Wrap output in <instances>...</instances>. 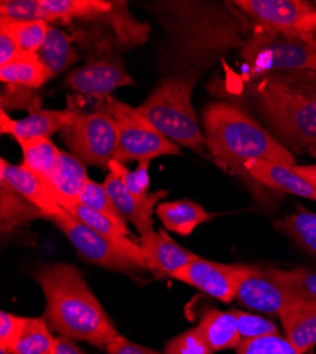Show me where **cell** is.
Here are the masks:
<instances>
[{
    "label": "cell",
    "instance_id": "6da1fadb",
    "mask_svg": "<svg viewBox=\"0 0 316 354\" xmlns=\"http://www.w3.org/2000/svg\"><path fill=\"white\" fill-rule=\"evenodd\" d=\"M33 278L46 297L44 319L59 336L73 342H87L101 348L121 336L74 265L63 262L41 265L33 272Z\"/></svg>",
    "mask_w": 316,
    "mask_h": 354
},
{
    "label": "cell",
    "instance_id": "7a4b0ae2",
    "mask_svg": "<svg viewBox=\"0 0 316 354\" xmlns=\"http://www.w3.org/2000/svg\"><path fill=\"white\" fill-rule=\"evenodd\" d=\"M255 106L278 140L316 155V73H281L258 78Z\"/></svg>",
    "mask_w": 316,
    "mask_h": 354
},
{
    "label": "cell",
    "instance_id": "3957f363",
    "mask_svg": "<svg viewBox=\"0 0 316 354\" xmlns=\"http://www.w3.org/2000/svg\"><path fill=\"white\" fill-rule=\"evenodd\" d=\"M203 129L209 153L225 170L245 174L244 165L250 160L297 165L292 152L278 138L233 104L207 105L203 111Z\"/></svg>",
    "mask_w": 316,
    "mask_h": 354
},
{
    "label": "cell",
    "instance_id": "277c9868",
    "mask_svg": "<svg viewBox=\"0 0 316 354\" xmlns=\"http://www.w3.org/2000/svg\"><path fill=\"white\" fill-rule=\"evenodd\" d=\"M193 85L182 77H167L136 109L170 142L207 156L206 138L192 104Z\"/></svg>",
    "mask_w": 316,
    "mask_h": 354
},
{
    "label": "cell",
    "instance_id": "5b68a950",
    "mask_svg": "<svg viewBox=\"0 0 316 354\" xmlns=\"http://www.w3.org/2000/svg\"><path fill=\"white\" fill-rule=\"evenodd\" d=\"M241 58L252 75L316 73V51L302 37L254 27L241 48Z\"/></svg>",
    "mask_w": 316,
    "mask_h": 354
},
{
    "label": "cell",
    "instance_id": "8992f818",
    "mask_svg": "<svg viewBox=\"0 0 316 354\" xmlns=\"http://www.w3.org/2000/svg\"><path fill=\"white\" fill-rule=\"evenodd\" d=\"M60 138L71 155L84 165L108 169L118 146V125L108 109L106 98L93 112L77 111Z\"/></svg>",
    "mask_w": 316,
    "mask_h": 354
},
{
    "label": "cell",
    "instance_id": "52a82bcc",
    "mask_svg": "<svg viewBox=\"0 0 316 354\" xmlns=\"http://www.w3.org/2000/svg\"><path fill=\"white\" fill-rule=\"evenodd\" d=\"M106 105L118 125V146L113 160L121 163L182 155L179 146L165 138L136 108L108 97Z\"/></svg>",
    "mask_w": 316,
    "mask_h": 354
},
{
    "label": "cell",
    "instance_id": "ba28073f",
    "mask_svg": "<svg viewBox=\"0 0 316 354\" xmlns=\"http://www.w3.org/2000/svg\"><path fill=\"white\" fill-rule=\"evenodd\" d=\"M46 220H50L66 235L84 259L97 267L127 274L148 270L140 248L132 250L104 239L64 209L53 213Z\"/></svg>",
    "mask_w": 316,
    "mask_h": 354
},
{
    "label": "cell",
    "instance_id": "9c48e42d",
    "mask_svg": "<svg viewBox=\"0 0 316 354\" xmlns=\"http://www.w3.org/2000/svg\"><path fill=\"white\" fill-rule=\"evenodd\" d=\"M236 299L251 310L279 315L286 306L308 298L294 285L275 275L271 268L247 267Z\"/></svg>",
    "mask_w": 316,
    "mask_h": 354
},
{
    "label": "cell",
    "instance_id": "30bf717a",
    "mask_svg": "<svg viewBox=\"0 0 316 354\" xmlns=\"http://www.w3.org/2000/svg\"><path fill=\"white\" fill-rule=\"evenodd\" d=\"M236 8L254 27L299 37L316 20V6L304 0H237Z\"/></svg>",
    "mask_w": 316,
    "mask_h": 354
},
{
    "label": "cell",
    "instance_id": "8fae6325",
    "mask_svg": "<svg viewBox=\"0 0 316 354\" xmlns=\"http://www.w3.org/2000/svg\"><path fill=\"white\" fill-rule=\"evenodd\" d=\"M248 265L220 263L197 255L171 278L202 290L220 302L228 304L236 299L240 281Z\"/></svg>",
    "mask_w": 316,
    "mask_h": 354
},
{
    "label": "cell",
    "instance_id": "7c38bea8",
    "mask_svg": "<svg viewBox=\"0 0 316 354\" xmlns=\"http://www.w3.org/2000/svg\"><path fill=\"white\" fill-rule=\"evenodd\" d=\"M66 85L78 94L101 101L111 97L117 88L133 85V80L120 63L100 60L73 70L66 78Z\"/></svg>",
    "mask_w": 316,
    "mask_h": 354
},
{
    "label": "cell",
    "instance_id": "4fadbf2b",
    "mask_svg": "<svg viewBox=\"0 0 316 354\" xmlns=\"http://www.w3.org/2000/svg\"><path fill=\"white\" fill-rule=\"evenodd\" d=\"M77 113L75 108L66 109H37L32 111L21 120H12L6 109L0 111V132L13 136L17 142L50 138L51 135L62 132Z\"/></svg>",
    "mask_w": 316,
    "mask_h": 354
},
{
    "label": "cell",
    "instance_id": "5bb4252c",
    "mask_svg": "<svg viewBox=\"0 0 316 354\" xmlns=\"http://www.w3.org/2000/svg\"><path fill=\"white\" fill-rule=\"evenodd\" d=\"M139 247L147 268L159 277H174L197 255L171 240L166 231H151L140 235Z\"/></svg>",
    "mask_w": 316,
    "mask_h": 354
},
{
    "label": "cell",
    "instance_id": "9a60e30c",
    "mask_svg": "<svg viewBox=\"0 0 316 354\" xmlns=\"http://www.w3.org/2000/svg\"><path fill=\"white\" fill-rule=\"evenodd\" d=\"M104 186L115 205V209L122 216L127 223H132L140 235L154 231L152 213L158 200L166 194V192H158L148 198H139L132 194L120 177L109 171L105 177Z\"/></svg>",
    "mask_w": 316,
    "mask_h": 354
},
{
    "label": "cell",
    "instance_id": "2e32d148",
    "mask_svg": "<svg viewBox=\"0 0 316 354\" xmlns=\"http://www.w3.org/2000/svg\"><path fill=\"white\" fill-rule=\"evenodd\" d=\"M0 179H3L21 197L37 207L44 218L63 209L48 185L23 163L13 165L5 159L0 160Z\"/></svg>",
    "mask_w": 316,
    "mask_h": 354
},
{
    "label": "cell",
    "instance_id": "e0dca14e",
    "mask_svg": "<svg viewBox=\"0 0 316 354\" xmlns=\"http://www.w3.org/2000/svg\"><path fill=\"white\" fill-rule=\"evenodd\" d=\"M244 171L250 179L272 190L316 201V189L304 179L294 166L267 160H250L244 165Z\"/></svg>",
    "mask_w": 316,
    "mask_h": 354
},
{
    "label": "cell",
    "instance_id": "ac0fdd59",
    "mask_svg": "<svg viewBox=\"0 0 316 354\" xmlns=\"http://www.w3.org/2000/svg\"><path fill=\"white\" fill-rule=\"evenodd\" d=\"M89 180L85 165L74 155L62 151L47 179V185L53 190L57 201L66 210L70 205L78 203V198Z\"/></svg>",
    "mask_w": 316,
    "mask_h": 354
},
{
    "label": "cell",
    "instance_id": "d6986e66",
    "mask_svg": "<svg viewBox=\"0 0 316 354\" xmlns=\"http://www.w3.org/2000/svg\"><path fill=\"white\" fill-rule=\"evenodd\" d=\"M285 337L301 353L316 346V301L304 299L279 312Z\"/></svg>",
    "mask_w": 316,
    "mask_h": 354
},
{
    "label": "cell",
    "instance_id": "ffe728a7",
    "mask_svg": "<svg viewBox=\"0 0 316 354\" xmlns=\"http://www.w3.org/2000/svg\"><path fill=\"white\" fill-rule=\"evenodd\" d=\"M156 216L166 230L183 237H187L196 227L212 221L214 217V214L209 213L202 205L189 200L160 203L156 205Z\"/></svg>",
    "mask_w": 316,
    "mask_h": 354
},
{
    "label": "cell",
    "instance_id": "44dd1931",
    "mask_svg": "<svg viewBox=\"0 0 316 354\" xmlns=\"http://www.w3.org/2000/svg\"><path fill=\"white\" fill-rule=\"evenodd\" d=\"M196 328L213 351L237 348L243 342L233 310L210 309L203 313Z\"/></svg>",
    "mask_w": 316,
    "mask_h": 354
},
{
    "label": "cell",
    "instance_id": "7402d4cb",
    "mask_svg": "<svg viewBox=\"0 0 316 354\" xmlns=\"http://www.w3.org/2000/svg\"><path fill=\"white\" fill-rule=\"evenodd\" d=\"M51 78L39 54L20 53L8 64L0 67V81L9 86L37 90Z\"/></svg>",
    "mask_w": 316,
    "mask_h": 354
},
{
    "label": "cell",
    "instance_id": "603a6c76",
    "mask_svg": "<svg viewBox=\"0 0 316 354\" xmlns=\"http://www.w3.org/2000/svg\"><path fill=\"white\" fill-rule=\"evenodd\" d=\"M74 36L62 30L59 27L50 26L47 37L39 51L40 60L46 66L51 78L68 70L78 62V51L74 47Z\"/></svg>",
    "mask_w": 316,
    "mask_h": 354
},
{
    "label": "cell",
    "instance_id": "cb8c5ba5",
    "mask_svg": "<svg viewBox=\"0 0 316 354\" xmlns=\"http://www.w3.org/2000/svg\"><path fill=\"white\" fill-rule=\"evenodd\" d=\"M40 217L44 218L37 207L21 197L3 179H0V225H2L3 235H10Z\"/></svg>",
    "mask_w": 316,
    "mask_h": 354
},
{
    "label": "cell",
    "instance_id": "d4e9b609",
    "mask_svg": "<svg viewBox=\"0 0 316 354\" xmlns=\"http://www.w3.org/2000/svg\"><path fill=\"white\" fill-rule=\"evenodd\" d=\"M47 21H70L75 19L95 20L109 13L112 2L105 0H41Z\"/></svg>",
    "mask_w": 316,
    "mask_h": 354
},
{
    "label": "cell",
    "instance_id": "484cf974",
    "mask_svg": "<svg viewBox=\"0 0 316 354\" xmlns=\"http://www.w3.org/2000/svg\"><path fill=\"white\" fill-rule=\"evenodd\" d=\"M66 210L71 216H74L77 220H80L82 224H85L91 230H94L95 232H98L100 235H102L104 239H106L115 244L132 248V250L140 248L139 243H135L132 240V234L129 232V230L121 227L118 223H115L108 216L85 207V205H82L80 203L70 205V207Z\"/></svg>",
    "mask_w": 316,
    "mask_h": 354
},
{
    "label": "cell",
    "instance_id": "4316f807",
    "mask_svg": "<svg viewBox=\"0 0 316 354\" xmlns=\"http://www.w3.org/2000/svg\"><path fill=\"white\" fill-rule=\"evenodd\" d=\"M274 227L316 258V213L305 207H298L291 216L277 220Z\"/></svg>",
    "mask_w": 316,
    "mask_h": 354
},
{
    "label": "cell",
    "instance_id": "83f0119b",
    "mask_svg": "<svg viewBox=\"0 0 316 354\" xmlns=\"http://www.w3.org/2000/svg\"><path fill=\"white\" fill-rule=\"evenodd\" d=\"M44 317H27L23 332L10 354H53L57 337Z\"/></svg>",
    "mask_w": 316,
    "mask_h": 354
},
{
    "label": "cell",
    "instance_id": "f1b7e54d",
    "mask_svg": "<svg viewBox=\"0 0 316 354\" xmlns=\"http://www.w3.org/2000/svg\"><path fill=\"white\" fill-rule=\"evenodd\" d=\"M23 152V165L33 173L40 176L47 183L60 149L50 138H37L17 142Z\"/></svg>",
    "mask_w": 316,
    "mask_h": 354
},
{
    "label": "cell",
    "instance_id": "f546056e",
    "mask_svg": "<svg viewBox=\"0 0 316 354\" xmlns=\"http://www.w3.org/2000/svg\"><path fill=\"white\" fill-rule=\"evenodd\" d=\"M0 28L6 30L15 39L21 53L39 54L47 37L50 23L43 20L26 23H0Z\"/></svg>",
    "mask_w": 316,
    "mask_h": 354
},
{
    "label": "cell",
    "instance_id": "4dcf8cb0",
    "mask_svg": "<svg viewBox=\"0 0 316 354\" xmlns=\"http://www.w3.org/2000/svg\"><path fill=\"white\" fill-rule=\"evenodd\" d=\"M149 160L139 162L138 167L132 171L124 163L118 160L109 162V171L117 174L125 187L139 198H148L152 196L149 193Z\"/></svg>",
    "mask_w": 316,
    "mask_h": 354
},
{
    "label": "cell",
    "instance_id": "1f68e13d",
    "mask_svg": "<svg viewBox=\"0 0 316 354\" xmlns=\"http://www.w3.org/2000/svg\"><path fill=\"white\" fill-rule=\"evenodd\" d=\"M78 203L94 212L108 216L115 223H118L121 227L128 228L127 221L122 218V216L118 213V210L115 209V205H113L104 183L101 185V183L89 180V183L85 185V187L78 198Z\"/></svg>",
    "mask_w": 316,
    "mask_h": 354
},
{
    "label": "cell",
    "instance_id": "d6a6232c",
    "mask_svg": "<svg viewBox=\"0 0 316 354\" xmlns=\"http://www.w3.org/2000/svg\"><path fill=\"white\" fill-rule=\"evenodd\" d=\"M37 20L47 21L41 0H2L0 2V23H26Z\"/></svg>",
    "mask_w": 316,
    "mask_h": 354
},
{
    "label": "cell",
    "instance_id": "836d02e7",
    "mask_svg": "<svg viewBox=\"0 0 316 354\" xmlns=\"http://www.w3.org/2000/svg\"><path fill=\"white\" fill-rule=\"evenodd\" d=\"M237 354H301V353L286 337L281 335H272L266 337L243 340L237 347Z\"/></svg>",
    "mask_w": 316,
    "mask_h": 354
},
{
    "label": "cell",
    "instance_id": "e575fe53",
    "mask_svg": "<svg viewBox=\"0 0 316 354\" xmlns=\"http://www.w3.org/2000/svg\"><path fill=\"white\" fill-rule=\"evenodd\" d=\"M233 313L236 316L239 333L243 340L279 335L275 324L260 315H252V313L236 310V309H233Z\"/></svg>",
    "mask_w": 316,
    "mask_h": 354
},
{
    "label": "cell",
    "instance_id": "d590c367",
    "mask_svg": "<svg viewBox=\"0 0 316 354\" xmlns=\"http://www.w3.org/2000/svg\"><path fill=\"white\" fill-rule=\"evenodd\" d=\"M163 354H213V350L200 336L197 328H192L170 339L163 348Z\"/></svg>",
    "mask_w": 316,
    "mask_h": 354
},
{
    "label": "cell",
    "instance_id": "8d00e7d4",
    "mask_svg": "<svg viewBox=\"0 0 316 354\" xmlns=\"http://www.w3.org/2000/svg\"><path fill=\"white\" fill-rule=\"evenodd\" d=\"M275 275L284 281L290 282L299 289L308 299L316 301V270L309 268H294V270H278L271 268Z\"/></svg>",
    "mask_w": 316,
    "mask_h": 354
},
{
    "label": "cell",
    "instance_id": "74e56055",
    "mask_svg": "<svg viewBox=\"0 0 316 354\" xmlns=\"http://www.w3.org/2000/svg\"><path fill=\"white\" fill-rule=\"evenodd\" d=\"M27 317L9 313L6 310L0 312V348L10 351L19 340Z\"/></svg>",
    "mask_w": 316,
    "mask_h": 354
},
{
    "label": "cell",
    "instance_id": "f35d334b",
    "mask_svg": "<svg viewBox=\"0 0 316 354\" xmlns=\"http://www.w3.org/2000/svg\"><path fill=\"white\" fill-rule=\"evenodd\" d=\"M104 350L108 354H163L149 347L133 343L127 337H124L122 335L115 340H112L111 343H108Z\"/></svg>",
    "mask_w": 316,
    "mask_h": 354
},
{
    "label": "cell",
    "instance_id": "ab89813d",
    "mask_svg": "<svg viewBox=\"0 0 316 354\" xmlns=\"http://www.w3.org/2000/svg\"><path fill=\"white\" fill-rule=\"evenodd\" d=\"M20 53L15 39L6 30L0 28V67L12 62Z\"/></svg>",
    "mask_w": 316,
    "mask_h": 354
},
{
    "label": "cell",
    "instance_id": "60d3db41",
    "mask_svg": "<svg viewBox=\"0 0 316 354\" xmlns=\"http://www.w3.org/2000/svg\"><path fill=\"white\" fill-rule=\"evenodd\" d=\"M53 354H85L73 340L57 336Z\"/></svg>",
    "mask_w": 316,
    "mask_h": 354
},
{
    "label": "cell",
    "instance_id": "b9f144b4",
    "mask_svg": "<svg viewBox=\"0 0 316 354\" xmlns=\"http://www.w3.org/2000/svg\"><path fill=\"white\" fill-rule=\"evenodd\" d=\"M294 169L316 189V163L315 165H295Z\"/></svg>",
    "mask_w": 316,
    "mask_h": 354
},
{
    "label": "cell",
    "instance_id": "7bdbcfd3",
    "mask_svg": "<svg viewBox=\"0 0 316 354\" xmlns=\"http://www.w3.org/2000/svg\"><path fill=\"white\" fill-rule=\"evenodd\" d=\"M302 39L312 46V48L316 51V20L309 26L308 30L304 33Z\"/></svg>",
    "mask_w": 316,
    "mask_h": 354
},
{
    "label": "cell",
    "instance_id": "ee69618b",
    "mask_svg": "<svg viewBox=\"0 0 316 354\" xmlns=\"http://www.w3.org/2000/svg\"><path fill=\"white\" fill-rule=\"evenodd\" d=\"M0 354H10L8 350H5V348H0Z\"/></svg>",
    "mask_w": 316,
    "mask_h": 354
}]
</instances>
